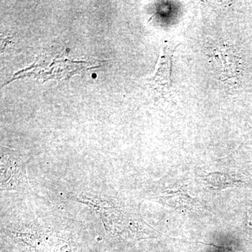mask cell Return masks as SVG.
<instances>
[{
	"label": "cell",
	"mask_w": 252,
	"mask_h": 252,
	"mask_svg": "<svg viewBox=\"0 0 252 252\" xmlns=\"http://www.w3.org/2000/svg\"><path fill=\"white\" fill-rule=\"evenodd\" d=\"M203 182L210 189H224L235 187L240 183L228 174L223 172H212L203 177Z\"/></svg>",
	"instance_id": "obj_2"
},
{
	"label": "cell",
	"mask_w": 252,
	"mask_h": 252,
	"mask_svg": "<svg viewBox=\"0 0 252 252\" xmlns=\"http://www.w3.org/2000/svg\"><path fill=\"white\" fill-rule=\"evenodd\" d=\"M175 49L176 46L172 44H166L162 48L152 79L157 85L161 86L164 89H169L172 86V56Z\"/></svg>",
	"instance_id": "obj_1"
}]
</instances>
